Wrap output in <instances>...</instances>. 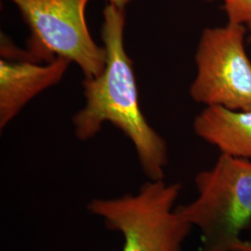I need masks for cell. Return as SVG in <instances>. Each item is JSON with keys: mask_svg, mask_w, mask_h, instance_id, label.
Instances as JSON below:
<instances>
[{"mask_svg": "<svg viewBox=\"0 0 251 251\" xmlns=\"http://www.w3.org/2000/svg\"><path fill=\"white\" fill-rule=\"evenodd\" d=\"M125 13L108 4L103 10L101 39L106 51L103 72L85 78L82 85L86 104L73 118L75 136L80 141L95 137L109 122L132 142L142 169L151 180L164 178L168 164L165 140L144 117L139 100L133 63L124 42Z\"/></svg>", "mask_w": 251, "mask_h": 251, "instance_id": "6da1fadb", "label": "cell"}, {"mask_svg": "<svg viewBox=\"0 0 251 251\" xmlns=\"http://www.w3.org/2000/svg\"><path fill=\"white\" fill-rule=\"evenodd\" d=\"M198 198L177 206L201 232V251H251L242 237L251 225V160L221 153L196 176Z\"/></svg>", "mask_w": 251, "mask_h": 251, "instance_id": "7a4b0ae2", "label": "cell"}, {"mask_svg": "<svg viewBox=\"0 0 251 251\" xmlns=\"http://www.w3.org/2000/svg\"><path fill=\"white\" fill-rule=\"evenodd\" d=\"M180 189L179 183L151 180L137 195L93 199L88 208L107 229L122 233V251H182L193 226L175 207Z\"/></svg>", "mask_w": 251, "mask_h": 251, "instance_id": "3957f363", "label": "cell"}, {"mask_svg": "<svg viewBox=\"0 0 251 251\" xmlns=\"http://www.w3.org/2000/svg\"><path fill=\"white\" fill-rule=\"evenodd\" d=\"M30 30L26 42L29 58L39 63L63 58L80 67L85 78L103 72L105 48L90 36L86 21L90 0H9Z\"/></svg>", "mask_w": 251, "mask_h": 251, "instance_id": "277c9868", "label": "cell"}, {"mask_svg": "<svg viewBox=\"0 0 251 251\" xmlns=\"http://www.w3.org/2000/svg\"><path fill=\"white\" fill-rule=\"evenodd\" d=\"M246 26L229 23L206 28L196 52L197 75L190 96L206 106L251 110V61L246 50Z\"/></svg>", "mask_w": 251, "mask_h": 251, "instance_id": "5b68a950", "label": "cell"}, {"mask_svg": "<svg viewBox=\"0 0 251 251\" xmlns=\"http://www.w3.org/2000/svg\"><path fill=\"white\" fill-rule=\"evenodd\" d=\"M70 63L63 58H57L50 63H36L26 51L18 50L2 35L0 127L8 125L36 95L62 80Z\"/></svg>", "mask_w": 251, "mask_h": 251, "instance_id": "8992f818", "label": "cell"}, {"mask_svg": "<svg viewBox=\"0 0 251 251\" xmlns=\"http://www.w3.org/2000/svg\"><path fill=\"white\" fill-rule=\"evenodd\" d=\"M194 129L221 153L251 160V110L206 106L196 117Z\"/></svg>", "mask_w": 251, "mask_h": 251, "instance_id": "52a82bcc", "label": "cell"}, {"mask_svg": "<svg viewBox=\"0 0 251 251\" xmlns=\"http://www.w3.org/2000/svg\"><path fill=\"white\" fill-rule=\"evenodd\" d=\"M221 1L229 23L246 26L251 32V0H206Z\"/></svg>", "mask_w": 251, "mask_h": 251, "instance_id": "ba28073f", "label": "cell"}, {"mask_svg": "<svg viewBox=\"0 0 251 251\" xmlns=\"http://www.w3.org/2000/svg\"><path fill=\"white\" fill-rule=\"evenodd\" d=\"M109 4H112L116 6L118 9H124L126 6L129 3L131 0H107Z\"/></svg>", "mask_w": 251, "mask_h": 251, "instance_id": "9c48e42d", "label": "cell"}]
</instances>
